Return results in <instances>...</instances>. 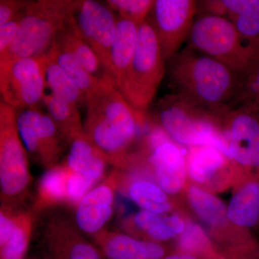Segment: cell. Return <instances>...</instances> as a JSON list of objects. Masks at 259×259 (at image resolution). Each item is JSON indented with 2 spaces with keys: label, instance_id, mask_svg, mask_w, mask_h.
I'll return each instance as SVG.
<instances>
[{
  "label": "cell",
  "instance_id": "1f68e13d",
  "mask_svg": "<svg viewBox=\"0 0 259 259\" xmlns=\"http://www.w3.org/2000/svg\"><path fill=\"white\" fill-rule=\"evenodd\" d=\"M164 216V214L141 209L133 216L131 223H127V224H132L134 228L145 234L148 230L161 222Z\"/></svg>",
  "mask_w": 259,
  "mask_h": 259
},
{
  "label": "cell",
  "instance_id": "484cf974",
  "mask_svg": "<svg viewBox=\"0 0 259 259\" xmlns=\"http://www.w3.org/2000/svg\"><path fill=\"white\" fill-rule=\"evenodd\" d=\"M225 15L245 36L259 40V0H222Z\"/></svg>",
  "mask_w": 259,
  "mask_h": 259
},
{
  "label": "cell",
  "instance_id": "5bb4252c",
  "mask_svg": "<svg viewBox=\"0 0 259 259\" xmlns=\"http://www.w3.org/2000/svg\"><path fill=\"white\" fill-rule=\"evenodd\" d=\"M120 171L115 169L100 185L94 187L76 208V226L92 236L105 229L104 227L113 214L115 192L119 184Z\"/></svg>",
  "mask_w": 259,
  "mask_h": 259
},
{
  "label": "cell",
  "instance_id": "f546056e",
  "mask_svg": "<svg viewBox=\"0 0 259 259\" xmlns=\"http://www.w3.org/2000/svg\"><path fill=\"white\" fill-rule=\"evenodd\" d=\"M107 4L111 10H115L122 18L131 20L141 25L147 19L152 9V0H107Z\"/></svg>",
  "mask_w": 259,
  "mask_h": 259
},
{
  "label": "cell",
  "instance_id": "4fadbf2b",
  "mask_svg": "<svg viewBox=\"0 0 259 259\" xmlns=\"http://www.w3.org/2000/svg\"><path fill=\"white\" fill-rule=\"evenodd\" d=\"M40 247L46 259H102L98 248L61 218H52L47 223Z\"/></svg>",
  "mask_w": 259,
  "mask_h": 259
},
{
  "label": "cell",
  "instance_id": "e0dca14e",
  "mask_svg": "<svg viewBox=\"0 0 259 259\" xmlns=\"http://www.w3.org/2000/svg\"><path fill=\"white\" fill-rule=\"evenodd\" d=\"M69 153L64 164L72 172L100 182L105 176L109 162L88 135L83 134L70 142Z\"/></svg>",
  "mask_w": 259,
  "mask_h": 259
},
{
  "label": "cell",
  "instance_id": "ffe728a7",
  "mask_svg": "<svg viewBox=\"0 0 259 259\" xmlns=\"http://www.w3.org/2000/svg\"><path fill=\"white\" fill-rule=\"evenodd\" d=\"M55 44L60 49L74 56L94 76L100 79L113 80L95 51L78 32L73 17L59 32Z\"/></svg>",
  "mask_w": 259,
  "mask_h": 259
},
{
  "label": "cell",
  "instance_id": "9a60e30c",
  "mask_svg": "<svg viewBox=\"0 0 259 259\" xmlns=\"http://www.w3.org/2000/svg\"><path fill=\"white\" fill-rule=\"evenodd\" d=\"M148 161L153 170L158 185L168 194H176L185 185L187 160L168 135L154 144L146 146Z\"/></svg>",
  "mask_w": 259,
  "mask_h": 259
},
{
  "label": "cell",
  "instance_id": "7c38bea8",
  "mask_svg": "<svg viewBox=\"0 0 259 259\" xmlns=\"http://www.w3.org/2000/svg\"><path fill=\"white\" fill-rule=\"evenodd\" d=\"M73 20L80 35L109 72L110 48L117 24V18L112 10L97 1L80 0Z\"/></svg>",
  "mask_w": 259,
  "mask_h": 259
},
{
  "label": "cell",
  "instance_id": "836d02e7",
  "mask_svg": "<svg viewBox=\"0 0 259 259\" xmlns=\"http://www.w3.org/2000/svg\"><path fill=\"white\" fill-rule=\"evenodd\" d=\"M23 13L13 20L0 25V56L3 55L14 41Z\"/></svg>",
  "mask_w": 259,
  "mask_h": 259
},
{
  "label": "cell",
  "instance_id": "9c48e42d",
  "mask_svg": "<svg viewBox=\"0 0 259 259\" xmlns=\"http://www.w3.org/2000/svg\"><path fill=\"white\" fill-rule=\"evenodd\" d=\"M47 61V54L0 61L2 100L15 110L37 106L45 96Z\"/></svg>",
  "mask_w": 259,
  "mask_h": 259
},
{
  "label": "cell",
  "instance_id": "d6986e66",
  "mask_svg": "<svg viewBox=\"0 0 259 259\" xmlns=\"http://www.w3.org/2000/svg\"><path fill=\"white\" fill-rule=\"evenodd\" d=\"M227 217L240 228L259 223V177H250L236 190L227 207Z\"/></svg>",
  "mask_w": 259,
  "mask_h": 259
},
{
  "label": "cell",
  "instance_id": "e575fe53",
  "mask_svg": "<svg viewBox=\"0 0 259 259\" xmlns=\"http://www.w3.org/2000/svg\"><path fill=\"white\" fill-rule=\"evenodd\" d=\"M161 259H203L199 258L196 255L189 254V253H182V252H175V253H168Z\"/></svg>",
  "mask_w": 259,
  "mask_h": 259
},
{
  "label": "cell",
  "instance_id": "ac0fdd59",
  "mask_svg": "<svg viewBox=\"0 0 259 259\" xmlns=\"http://www.w3.org/2000/svg\"><path fill=\"white\" fill-rule=\"evenodd\" d=\"M139 29V25L134 22L121 17L117 18L115 38L110 48L109 61V73L117 88L134 57Z\"/></svg>",
  "mask_w": 259,
  "mask_h": 259
},
{
  "label": "cell",
  "instance_id": "4dcf8cb0",
  "mask_svg": "<svg viewBox=\"0 0 259 259\" xmlns=\"http://www.w3.org/2000/svg\"><path fill=\"white\" fill-rule=\"evenodd\" d=\"M259 107V64L243 81L240 104Z\"/></svg>",
  "mask_w": 259,
  "mask_h": 259
},
{
  "label": "cell",
  "instance_id": "603a6c76",
  "mask_svg": "<svg viewBox=\"0 0 259 259\" xmlns=\"http://www.w3.org/2000/svg\"><path fill=\"white\" fill-rule=\"evenodd\" d=\"M126 182L127 184L120 182L119 177L117 190L120 189L122 192L125 191L127 197L141 209L158 214H165L171 210V204L168 200V194L158 184L141 178Z\"/></svg>",
  "mask_w": 259,
  "mask_h": 259
},
{
  "label": "cell",
  "instance_id": "5b68a950",
  "mask_svg": "<svg viewBox=\"0 0 259 259\" xmlns=\"http://www.w3.org/2000/svg\"><path fill=\"white\" fill-rule=\"evenodd\" d=\"M155 113L158 125L175 142L190 147L212 146L228 157L220 126L221 116L204 111L175 93L162 97Z\"/></svg>",
  "mask_w": 259,
  "mask_h": 259
},
{
  "label": "cell",
  "instance_id": "ba28073f",
  "mask_svg": "<svg viewBox=\"0 0 259 259\" xmlns=\"http://www.w3.org/2000/svg\"><path fill=\"white\" fill-rule=\"evenodd\" d=\"M220 126L230 159L259 177V107L237 105L221 115Z\"/></svg>",
  "mask_w": 259,
  "mask_h": 259
},
{
  "label": "cell",
  "instance_id": "44dd1931",
  "mask_svg": "<svg viewBox=\"0 0 259 259\" xmlns=\"http://www.w3.org/2000/svg\"><path fill=\"white\" fill-rule=\"evenodd\" d=\"M54 61L74 81L83 96L89 101L97 93L110 85L115 84L112 79H100L94 76L81 65L74 56L60 49L54 42L48 52ZM117 88V87H116Z\"/></svg>",
  "mask_w": 259,
  "mask_h": 259
},
{
  "label": "cell",
  "instance_id": "30bf717a",
  "mask_svg": "<svg viewBox=\"0 0 259 259\" xmlns=\"http://www.w3.org/2000/svg\"><path fill=\"white\" fill-rule=\"evenodd\" d=\"M17 126L27 153L44 168L58 165L66 141L51 116L37 106L17 114Z\"/></svg>",
  "mask_w": 259,
  "mask_h": 259
},
{
  "label": "cell",
  "instance_id": "83f0119b",
  "mask_svg": "<svg viewBox=\"0 0 259 259\" xmlns=\"http://www.w3.org/2000/svg\"><path fill=\"white\" fill-rule=\"evenodd\" d=\"M187 196L194 212L209 226H222L228 219L226 206L221 199L207 191L192 185L189 188Z\"/></svg>",
  "mask_w": 259,
  "mask_h": 259
},
{
  "label": "cell",
  "instance_id": "3957f363",
  "mask_svg": "<svg viewBox=\"0 0 259 259\" xmlns=\"http://www.w3.org/2000/svg\"><path fill=\"white\" fill-rule=\"evenodd\" d=\"M187 41L244 79L259 64V40L245 36L224 17L197 15Z\"/></svg>",
  "mask_w": 259,
  "mask_h": 259
},
{
  "label": "cell",
  "instance_id": "d6a6232c",
  "mask_svg": "<svg viewBox=\"0 0 259 259\" xmlns=\"http://www.w3.org/2000/svg\"><path fill=\"white\" fill-rule=\"evenodd\" d=\"M29 1L1 0L0 1V25L18 17L26 9Z\"/></svg>",
  "mask_w": 259,
  "mask_h": 259
},
{
  "label": "cell",
  "instance_id": "6da1fadb",
  "mask_svg": "<svg viewBox=\"0 0 259 259\" xmlns=\"http://www.w3.org/2000/svg\"><path fill=\"white\" fill-rule=\"evenodd\" d=\"M174 93L221 116L239 105L244 79L210 56L187 47L168 61Z\"/></svg>",
  "mask_w": 259,
  "mask_h": 259
},
{
  "label": "cell",
  "instance_id": "8992f818",
  "mask_svg": "<svg viewBox=\"0 0 259 259\" xmlns=\"http://www.w3.org/2000/svg\"><path fill=\"white\" fill-rule=\"evenodd\" d=\"M166 62L157 35L146 19L139 25L134 57L117 88L136 111L145 114L151 105L164 76Z\"/></svg>",
  "mask_w": 259,
  "mask_h": 259
},
{
  "label": "cell",
  "instance_id": "52a82bcc",
  "mask_svg": "<svg viewBox=\"0 0 259 259\" xmlns=\"http://www.w3.org/2000/svg\"><path fill=\"white\" fill-rule=\"evenodd\" d=\"M16 110L0 102V195L2 205L18 209L31 185L28 153L17 126Z\"/></svg>",
  "mask_w": 259,
  "mask_h": 259
},
{
  "label": "cell",
  "instance_id": "2e32d148",
  "mask_svg": "<svg viewBox=\"0 0 259 259\" xmlns=\"http://www.w3.org/2000/svg\"><path fill=\"white\" fill-rule=\"evenodd\" d=\"M92 237L100 253L108 259H161L168 254L161 243L118 232L103 229Z\"/></svg>",
  "mask_w": 259,
  "mask_h": 259
},
{
  "label": "cell",
  "instance_id": "cb8c5ba5",
  "mask_svg": "<svg viewBox=\"0 0 259 259\" xmlns=\"http://www.w3.org/2000/svg\"><path fill=\"white\" fill-rule=\"evenodd\" d=\"M42 102L47 107L48 114L68 144L84 132L78 105L61 100L51 93L45 95Z\"/></svg>",
  "mask_w": 259,
  "mask_h": 259
},
{
  "label": "cell",
  "instance_id": "d4e9b609",
  "mask_svg": "<svg viewBox=\"0 0 259 259\" xmlns=\"http://www.w3.org/2000/svg\"><path fill=\"white\" fill-rule=\"evenodd\" d=\"M230 159L222 151L212 146L191 147L187 159V172L198 183H205Z\"/></svg>",
  "mask_w": 259,
  "mask_h": 259
},
{
  "label": "cell",
  "instance_id": "4316f807",
  "mask_svg": "<svg viewBox=\"0 0 259 259\" xmlns=\"http://www.w3.org/2000/svg\"><path fill=\"white\" fill-rule=\"evenodd\" d=\"M34 213L19 210L9 238L0 245V259H25L31 238Z\"/></svg>",
  "mask_w": 259,
  "mask_h": 259
},
{
  "label": "cell",
  "instance_id": "8fae6325",
  "mask_svg": "<svg viewBox=\"0 0 259 259\" xmlns=\"http://www.w3.org/2000/svg\"><path fill=\"white\" fill-rule=\"evenodd\" d=\"M197 14V1L156 0L147 18L156 35L163 58L171 60L187 41Z\"/></svg>",
  "mask_w": 259,
  "mask_h": 259
},
{
  "label": "cell",
  "instance_id": "7a4b0ae2",
  "mask_svg": "<svg viewBox=\"0 0 259 259\" xmlns=\"http://www.w3.org/2000/svg\"><path fill=\"white\" fill-rule=\"evenodd\" d=\"M83 131L117 169L129 163L127 150L144 124L145 114L134 110L115 84L89 101Z\"/></svg>",
  "mask_w": 259,
  "mask_h": 259
},
{
  "label": "cell",
  "instance_id": "f1b7e54d",
  "mask_svg": "<svg viewBox=\"0 0 259 259\" xmlns=\"http://www.w3.org/2000/svg\"><path fill=\"white\" fill-rule=\"evenodd\" d=\"M46 81L51 94L56 97L78 106L88 105L86 97L48 53Z\"/></svg>",
  "mask_w": 259,
  "mask_h": 259
},
{
  "label": "cell",
  "instance_id": "7402d4cb",
  "mask_svg": "<svg viewBox=\"0 0 259 259\" xmlns=\"http://www.w3.org/2000/svg\"><path fill=\"white\" fill-rule=\"evenodd\" d=\"M69 170L64 163L49 168L37 183L32 212L38 213L61 204H66Z\"/></svg>",
  "mask_w": 259,
  "mask_h": 259
},
{
  "label": "cell",
  "instance_id": "277c9868",
  "mask_svg": "<svg viewBox=\"0 0 259 259\" xmlns=\"http://www.w3.org/2000/svg\"><path fill=\"white\" fill-rule=\"evenodd\" d=\"M80 0L29 1L20 18L14 41L0 61L47 54L74 15Z\"/></svg>",
  "mask_w": 259,
  "mask_h": 259
}]
</instances>
